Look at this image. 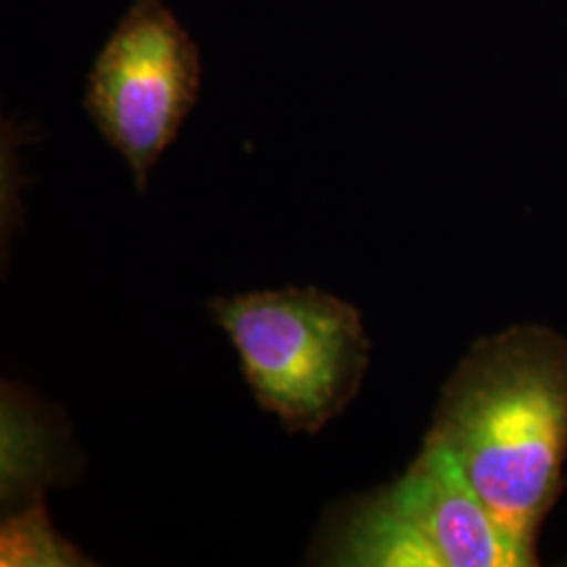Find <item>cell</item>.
<instances>
[{
  "label": "cell",
  "mask_w": 567,
  "mask_h": 567,
  "mask_svg": "<svg viewBox=\"0 0 567 567\" xmlns=\"http://www.w3.org/2000/svg\"><path fill=\"white\" fill-rule=\"evenodd\" d=\"M200 86V51L182 21L163 0H133L93 61L84 107L140 192L196 107Z\"/></svg>",
  "instance_id": "obj_3"
},
{
  "label": "cell",
  "mask_w": 567,
  "mask_h": 567,
  "mask_svg": "<svg viewBox=\"0 0 567 567\" xmlns=\"http://www.w3.org/2000/svg\"><path fill=\"white\" fill-rule=\"evenodd\" d=\"M389 492L444 566H534L496 524L452 454L431 437Z\"/></svg>",
  "instance_id": "obj_4"
},
{
  "label": "cell",
  "mask_w": 567,
  "mask_h": 567,
  "mask_svg": "<svg viewBox=\"0 0 567 567\" xmlns=\"http://www.w3.org/2000/svg\"><path fill=\"white\" fill-rule=\"evenodd\" d=\"M326 564L334 566L444 567L389 487L339 511L326 536Z\"/></svg>",
  "instance_id": "obj_5"
},
{
  "label": "cell",
  "mask_w": 567,
  "mask_h": 567,
  "mask_svg": "<svg viewBox=\"0 0 567 567\" xmlns=\"http://www.w3.org/2000/svg\"><path fill=\"white\" fill-rule=\"evenodd\" d=\"M429 437L536 564L538 529L564 489L566 339L545 326H513L473 344L447 381Z\"/></svg>",
  "instance_id": "obj_1"
},
{
  "label": "cell",
  "mask_w": 567,
  "mask_h": 567,
  "mask_svg": "<svg viewBox=\"0 0 567 567\" xmlns=\"http://www.w3.org/2000/svg\"><path fill=\"white\" fill-rule=\"evenodd\" d=\"M257 402L292 433L337 419L364 381L370 343L353 305L318 288H284L210 305Z\"/></svg>",
  "instance_id": "obj_2"
},
{
  "label": "cell",
  "mask_w": 567,
  "mask_h": 567,
  "mask_svg": "<svg viewBox=\"0 0 567 567\" xmlns=\"http://www.w3.org/2000/svg\"><path fill=\"white\" fill-rule=\"evenodd\" d=\"M2 566H79L81 555L63 543L44 508H23L2 527Z\"/></svg>",
  "instance_id": "obj_6"
}]
</instances>
